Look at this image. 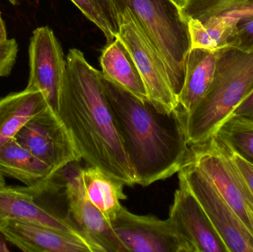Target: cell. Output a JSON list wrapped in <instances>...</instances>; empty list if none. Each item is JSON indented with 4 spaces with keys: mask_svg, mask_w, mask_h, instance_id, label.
Instances as JSON below:
<instances>
[{
    "mask_svg": "<svg viewBox=\"0 0 253 252\" xmlns=\"http://www.w3.org/2000/svg\"><path fill=\"white\" fill-rule=\"evenodd\" d=\"M17 53L18 43L14 38L0 42V78L10 75Z\"/></svg>",
    "mask_w": 253,
    "mask_h": 252,
    "instance_id": "25",
    "label": "cell"
},
{
    "mask_svg": "<svg viewBox=\"0 0 253 252\" xmlns=\"http://www.w3.org/2000/svg\"><path fill=\"white\" fill-rule=\"evenodd\" d=\"M72 163L61 170L59 176L65 188L70 218L96 243L104 252H123V247L111 223L88 201L83 183L81 167Z\"/></svg>",
    "mask_w": 253,
    "mask_h": 252,
    "instance_id": "11",
    "label": "cell"
},
{
    "mask_svg": "<svg viewBox=\"0 0 253 252\" xmlns=\"http://www.w3.org/2000/svg\"><path fill=\"white\" fill-rule=\"evenodd\" d=\"M230 153H231L233 161L236 164V167L239 169L241 174L245 179V181H246L247 184H248L253 196V166L244 161L238 155H235L232 152H230Z\"/></svg>",
    "mask_w": 253,
    "mask_h": 252,
    "instance_id": "26",
    "label": "cell"
},
{
    "mask_svg": "<svg viewBox=\"0 0 253 252\" xmlns=\"http://www.w3.org/2000/svg\"><path fill=\"white\" fill-rule=\"evenodd\" d=\"M5 241V238L0 233V252H9L7 245H6Z\"/></svg>",
    "mask_w": 253,
    "mask_h": 252,
    "instance_id": "30",
    "label": "cell"
},
{
    "mask_svg": "<svg viewBox=\"0 0 253 252\" xmlns=\"http://www.w3.org/2000/svg\"><path fill=\"white\" fill-rule=\"evenodd\" d=\"M114 2L116 9L126 7L135 16L162 57L178 98L190 50L188 27L182 10L172 0H114Z\"/></svg>",
    "mask_w": 253,
    "mask_h": 252,
    "instance_id": "4",
    "label": "cell"
},
{
    "mask_svg": "<svg viewBox=\"0 0 253 252\" xmlns=\"http://www.w3.org/2000/svg\"><path fill=\"white\" fill-rule=\"evenodd\" d=\"M103 84L136 184L146 187L178 173L190 155L182 112L162 113L104 76Z\"/></svg>",
    "mask_w": 253,
    "mask_h": 252,
    "instance_id": "2",
    "label": "cell"
},
{
    "mask_svg": "<svg viewBox=\"0 0 253 252\" xmlns=\"http://www.w3.org/2000/svg\"><path fill=\"white\" fill-rule=\"evenodd\" d=\"M0 173L26 185L34 194L50 189L56 175L14 139L0 146Z\"/></svg>",
    "mask_w": 253,
    "mask_h": 252,
    "instance_id": "15",
    "label": "cell"
},
{
    "mask_svg": "<svg viewBox=\"0 0 253 252\" xmlns=\"http://www.w3.org/2000/svg\"><path fill=\"white\" fill-rule=\"evenodd\" d=\"M102 13L106 16L114 29L118 32L117 26V11L114 0H93Z\"/></svg>",
    "mask_w": 253,
    "mask_h": 252,
    "instance_id": "27",
    "label": "cell"
},
{
    "mask_svg": "<svg viewBox=\"0 0 253 252\" xmlns=\"http://www.w3.org/2000/svg\"><path fill=\"white\" fill-rule=\"evenodd\" d=\"M183 13L192 17L222 15L233 22L238 18L253 15V0H190Z\"/></svg>",
    "mask_w": 253,
    "mask_h": 252,
    "instance_id": "22",
    "label": "cell"
},
{
    "mask_svg": "<svg viewBox=\"0 0 253 252\" xmlns=\"http://www.w3.org/2000/svg\"><path fill=\"white\" fill-rule=\"evenodd\" d=\"M14 139L47 164L55 175L82 160L68 130L50 107L34 115Z\"/></svg>",
    "mask_w": 253,
    "mask_h": 252,
    "instance_id": "8",
    "label": "cell"
},
{
    "mask_svg": "<svg viewBox=\"0 0 253 252\" xmlns=\"http://www.w3.org/2000/svg\"><path fill=\"white\" fill-rule=\"evenodd\" d=\"M172 1L178 6V8L182 10L186 7L190 0H172Z\"/></svg>",
    "mask_w": 253,
    "mask_h": 252,
    "instance_id": "31",
    "label": "cell"
},
{
    "mask_svg": "<svg viewBox=\"0 0 253 252\" xmlns=\"http://www.w3.org/2000/svg\"><path fill=\"white\" fill-rule=\"evenodd\" d=\"M7 1L11 3V4H16L19 1V0H7Z\"/></svg>",
    "mask_w": 253,
    "mask_h": 252,
    "instance_id": "33",
    "label": "cell"
},
{
    "mask_svg": "<svg viewBox=\"0 0 253 252\" xmlns=\"http://www.w3.org/2000/svg\"><path fill=\"white\" fill-rule=\"evenodd\" d=\"M230 116L239 117L253 121V91L235 109Z\"/></svg>",
    "mask_w": 253,
    "mask_h": 252,
    "instance_id": "28",
    "label": "cell"
},
{
    "mask_svg": "<svg viewBox=\"0 0 253 252\" xmlns=\"http://www.w3.org/2000/svg\"><path fill=\"white\" fill-rule=\"evenodd\" d=\"M179 185L199 201L229 252H253V236L210 179L188 159L178 173Z\"/></svg>",
    "mask_w": 253,
    "mask_h": 252,
    "instance_id": "7",
    "label": "cell"
},
{
    "mask_svg": "<svg viewBox=\"0 0 253 252\" xmlns=\"http://www.w3.org/2000/svg\"><path fill=\"white\" fill-rule=\"evenodd\" d=\"M118 38L130 55L144 81L149 102L162 113L178 109V98L172 90L166 67L159 52L129 8H117Z\"/></svg>",
    "mask_w": 253,
    "mask_h": 252,
    "instance_id": "5",
    "label": "cell"
},
{
    "mask_svg": "<svg viewBox=\"0 0 253 252\" xmlns=\"http://www.w3.org/2000/svg\"><path fill=\"white\" fill-rule=\"evenodd\" d=\"M7 220H23L42 225L78 237L99 247L83 233L70 217H62L37 204L35 195L27 187L10 188L5 186L0 188V223Z\"/></svg>",
    "mask_w": 253,
    "mask_h": 252,
    "instance_id": "14",
    "label": "cell"
},
{
    "mask_svg": "<svg viewBox=\"0 0 253 252\" xmlns=\"http://www.w3.org/2000/svg\"><path fill=\"white\" fill-rule=\"evenodd\" d=\"M5 186V180H4V176L0 173V188L4 187Z\"/></svg>",
    "mask_w": 253,
    "mask_h": 252,
    "instance_id": "32",
    "label": "cell"
},
{
    "mask_svg": "<svg viewBox=\"0 0 253 252\" xmlns=\"http://www.w3.org/2000/svg\"><path fill=\"white\" fill-rule=\"evenodd\" d=\"M7 39V31H6L5 24L3 21L1 12H0V42L6 41Z\"/></svg>",
    "mask_w": 253,
    "mask_h": 252,
    "instance_id": "29",
    "label": "cell"
},
{
    "mask_svg": "<svg viewBox=\"0 0 253 252\" xmlns=\"http://www.w3.org/2000/svg\"><path fill=\"white\" fill-rule=\"evenodd\" d=\"M100 65L105 78L142 102L149 101L141 75L130 55L118 38L108 43L102 50Z\"/></svg>",
    "mask_w": 253,
    "mask_h": 252,
    "instance_id": "18",
    "label": "cell"
},
{
    "mask_svg": "<svg viewBox=\"0 0 253 252\" xmlns=\"http://www.w3.org/2000/svg\"><path fill=\"white\" fill-rule=\"evenodd\" d=\"M190 146L189 159L213 183L253 236V196L230 151L215 136Z\"/></svg>",
    "mask_w": 253,
    "mask_h": 252,
    "instance_id": "6",
    "label": "cell"
},
{
    "mask_svg": "<svg viewBox=\"0 0 253 252\" xmlns=\"http://www.w3.org/2000/svg\"><path fill=\"white\" fill-rule=\"evenodd\" d=\"M29 62L26 88L41 92L48 106L56 113L67 65L60 43L48 27H40L33 31Z\"/></svg>",
    "mask_w": 253,
    "mask_h": 252,
    "instance_id": "10",
    "label": "cell"
},
{
    "mask_svg": "<svg viewBox=\"0 0 253 252\" xmlns=\"http://www.w3.org/2000/svg\"><path fill=\"white\" fill-rule=\"evenodd\" d=\"M49 107L42 93L25 90L0 99V146L14 139L34 115Z\"/></svg>",
    "mask_w": 253,
    "mask_h": 252,
    "instance_id": "17",
    "label": "cell"
},
{
    "mask_svg": "<svg viewBox=\"0 0 253 252\" xmlns=\"http://www.w3.org/2000/svg\"><path fill=\"white\" fill-rule=\"evenodd\" d=\"M0 233L25 252H103L96 244L78 237L23 220L0 223Z\"/></svg>",
    "mask_w": 253,
    "mask_h": 252,
    "instance_id": "13",
    "label": "cell"
},
{
    "mask_svg": "<svg viewBox=\"0 0 253 252\" xmlns=\"http://www.w3.org/2000/svg\"><path fill=\"white\" fill-rule=\"evenodd\" d=\"M66 75L56 114L82 159L128 186L136 184L135 171L119 133L103 84L77 48L66 58Z\"/></svg>",
    "mask_w": 253,
    "mask_h": 252,
    "instance_id": "1",
    "label": "cell"
},
{
    "mask_svg": "<svg viewBox=\"0 0 253 252\" xmlns=\"http://www.w3.org/2000/svg\"><path fill=\"white\" fill-rule=\"evenodd\" d=\"M168 218L193 252H229L199 201L181 185L175 191Z\"/></svg>",
    "mask_w": 253,
    "mask_h": 252,
    "instance_id": "12",
    "label": "cell"
},
{
    "mask_svg": "<svg viewBox=\"0 0 253 252\" xmlns=\"http://www.w3.org/2000/svg\"><path fill=\"white\" fill-rule=\"evenodd\" d=\"M217 51L190 49L186 59L185 74L178 95V109L191 112L209 90L216 69Z\"/></svg>",
    "mask_w": 253,
    "mask_h": 252,
    "instance_id": "16",
    "label": "cell"
},
{
    "mask_svg": "<svg viewBox=\"0 0 253 252\" xmlns=\"http://www.w3.org/2000/svg\"><path fill=\"white\" fill-rule=\"evenodd\" d=\"M212 136H215L230 152L253 166V121L230 116Z\"/></svg>",
    "mask_w": 253,
    "mask_h": 252,
    "instance_id": "21",
    "label": "cell"
},
{
    "mask_svg": "<svg viewBox=\"0 0 253 252\" xmlns=\"http://www.w3.org/2000/svg\"><path fill=\"white\" fill-rule=\"evenodd\" d=\"M80 11L103 33L107 42L114 41L117 32L93 0H71Z\"/></svg>",
    "mask_w": 253,
    "mask_h": 252,
    "instance_id": "24",
    "label": "cell"
},
{
    "mask_svg": "<svg viewBox=\"0 0 253 252\" xmlns=\"http://www.w3.org/2000/svg\"><path fill=\"white\" fill-rule=\"evenodd\" d=\"M233 22L228 47L242 51L253 52V15L238 18Z\"/></svg>",
    "mask_w": 253,
    "mask_h": 252,
    "instance_id": "23",
    "label": "cell"
},
{
    "mask_svg": "<svg viewBox=\"0 0 253 252\" xmlns=\"http://www.w3.org/2000/svg\"><path fill=\"white\" fill-rule=\"evenodd\" d=\"M253 91V52L233 47L218 50L215 75L209 90L191 112H182L189 146L212 137Z\"/></svg>",
    "mask_w": 253,
    "mask_h": 252,
    "instance_id": "3",
    "label": "cell"
},
{
    "mask_svg": "<svg viewBox=\"0 0 253 252\" xmlns=\"http://www.w3.org/2000/svg\"><path fill=\"white\" fill-rule=\"evenodd\" d=\"M184 17L188 27L190 49L218 51L228 47L229 37L234 24L228 18L219 14Z\"/></svg>",
    "mask_w": 253,
    "mask_h": 252,
    "instance_id": "20",
    "label": "cell"
},
{
    "mask_svg": "<svg viewBox=\"0 0 253 252\" xmlns=\"http://www.w3.org/2000/svg\"><path fill=\"white\" fill-rule=\"evenodd\" d=\"M111 225L123 252H193L169 218L138 216L122 207Z\"/></svg>",
    "mask_w": 253,
    "mask_h": 252,
    "instance_id": "9",
    "label": "cell"
},
{
    "mask_svg": "<svg viewBox=\"0 0 253 252\" xmlns=\"http://www.w3.org/2000/svg\"><path fill=\"white\" fill-rule=\"evenodd\" d=\"M82 174L87 199L111 223L126 198V184L93 166L82 168Z\"/></svg>",
    "mask_w": 253,
    "mask_h": 252,
    "instance_id": "19",
    "label": "cell"
}]
</instances>
